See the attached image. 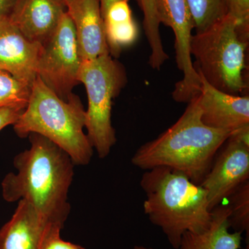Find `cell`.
Instances as JSON below:
<instances>
[{"mask_svg": "<svg viewBox=\"0 0 249 249\" xmlns=\"http://www.w3.org/2000/svg\"><path fill=\"white\" fill-rule=\"evenodd\" d=\"M42 45L27 40L9 19L0 21V70L29 88L37 78Z\"/></svg>", "mask_w": 249, "mask_h": 249, "instance_id": "obj_11", "label": "cell"}, {"mask_svg": "<svg viewBox=\"0 0 249 249\" xmlns=\"http://www.w3.org/2000/svg\"><path fill=\"white\" fill-rule=\"evenodd\" d=\"M65 6L74 25L82 61L110 54L100 0H71Z\"/></svg>", "mask_w": 249, "mask_h": 249, "instance_id": "obj_12", "label": "cell"}, {"mask_svg": "<svg viewBox=\"0 0 249 249\" xmlns=\"http://www.w3.org/2000/svg\"><path fill=\"white\" fill-rule=\"evenodd\" d=\"M81 62L74 25L65 11L53 36L42 45L37 76L58 97L68 101L79 83Z\"/></svg>", "mask_w": 249, "mask_h": 249, "instance_id": "obj_7", "label": "cell"}, {"mask_svg": "<svg viewBox=\"0 0 249 249\" xmlns=\"http://www.w3.org/2000/svg\"><path fill=\"white\" fill-rule=\"evenodd\" d=\"M140 185L145 192L144 212L178 249L185 232H201L211 224L207 193L184 174L166 166L147 170Z\"/></svg>", "mask_w": 249, "mask_h": 249, "instance_id": "obj_3", "label": "cell"}, {"mask_svg": "<svg viewBox=\"0 0 249 249\" xmlns=\"http://www.w3.org/2000/svg\"><path fill=\"white\" fill-rule=\"evenodd\" d=\"M228 14L239 23L238 29L244 39L249 40V0H228Z\"/></svg>", "mask_w": 249, "mask_h": 249, "instance_id": "obj_21", "label": "cell"}, {"mask_svg": "<svg viewBox=\"0 0 249 249\" xmlns=\"http://www.w3.org/2000/svg\"><path fill=\"white\" fill-rule=\"evenodd\" d=\"M224 144L199 184L207 193L211 211L249 179V145L229 137Z\"/></svg>", "mask_w": 249, "mask_h": 249, "instance_id": "obj_9", "label": "cell"}, {"mask_svg": "<svg viewBox=\"0 0 249 249\" xmlns=\"http://www.w3.org/2000/svg\"><path fill=\"white\" fill-rule=\"evenodd\" d=\"M160 24L171 28L175 36V49L178 70L182 79L175 85V101L189 103L200 92L201 80L192 61L191 42L194 29L193 18L187 0H155Z\"/></svg>", "mask_w": 249, "mask_h": 249, "instance_id": "obj_8", "label": "cell"}, {"mask_svg": "<svg viewBox=\"0 0 249 249\" xmlns=\"http://www.w3.org/2000/svg\"><path fill=\"white\" fill-rule=\"evenodd\" d=\"M198 95L201 119L212 128L235 132L249 124V97L223 92L209 84L202 76Z\"/></svg>", "mask_w": 249, "mask_h": 249, "instance_id": "obj_10", "label": "cell"}, {"mask_svg": "<svg viewBox=\"0 0 249 249\" xmlns=\"http://www.w3.org/2000/svg\"><path fill=\"white\" fill-rule=\"evenodd\" d=\"M117 1H119V0H100L101 13H102L103 19H104L105 16H106V14H107L108 9L110 7L111 5L114 4V2Z\"/></svg>", "mask_w": 249, "mask_h": 249, "instance_id": "obj_25", "label": "cell"}, {"mask_svg": "<svg viewBox=\"0 0 249 249\" xmlns=\"http://www.w3.org/2000/svg\"><path fill=\"white\" fill-rule=\"evenodd\" d=\"M196 34L203 32L229 13L228 0H187Z\"/></svg>", "mask_w": 249, "mask_h": 249, "instance_id": "obj_18", "label": "cell"}, {"mask_svg": "<svg viewBox=\"0 0 249 249\" xmlns=\"http://www.w3.org/2000/svg\"><path fill=\"white\" fill-rule=\"evenodd\" d=\"M239 23L228 14L203 32L193 36L191 56L198 74L218 90L240 95L247 88L245 71L249 41L240 35Z\"/></svg>", "mask_w": 249, "mask_h": 249, "instance_id": "obj_5", "label": "cell"}, {"mask_svg": "<svg viewBox=\"0 0 249 249\" xmlns=\"http://www.w3.org/2000/svg\"><path fill=\"white\" fill-rule=\"evenodd\" d=\"M78 81L84 84L88 93L87 136L99 158H106L116 142L111 124V107L113 100L127 83L125 71L120 62L107 54L82 61Z\"/></svg>", "mask_w": 249, "mask_h": 249, "instance_id": "obj_6", "label": "cell"}, {"mask_svg": "<svg viewBox=\"0 0 249 249\" xmlns=\"http://www.w3.org/2000/svg\"><path fill=\"white\" fill-rule=\"evenodd\" d=\"M61 230L59 228L52 229L46 237L42 249H85L81 246L62 240L60 237Z\"/></svg>", "mask_w": 249, "mask_h": 249, "instance_id": "obj_22", "label": "cell"}, {"mask_svg": "<svg viewBox=\"0 0 249 249\" xmlns=\"http://www.w3.org/2000/svg\"><path fill=\"white\" fill-rule=\"evenodd\" d=\"M132 249H154L152 248H147V247H142V246H135Z\"/></svg>", "mask_w": 249, "mask_h": 249, "instance_id": "obj_26", "label": "cell"}, {"mask_svg": "<svg viewBox=\"0 0 249 249\" xmlns=\"http://www.w3.org/2000/svg\"><path fill=\"white\" fill-rule=\"evenodd\" d=\"M58 1H61L62 4L66 5L67 3L70 2V1H71V0H58Z\"/></svg>", "mask_w": 249, "mask_h": 249, "instance_id": "obj_27", "label": "cell"}, {"mask_svg": "<svg viewBox=\"0 0 249 249\" xmlns=\"http://www.w3.org/2000/svg\"><path fill=\"white\" fill-rule=\"evenodd\" d=\"M198 95L175 124L139 147L132 157V164L145 170L170 167L200 184L231 133L202 122Z\"/></svg>", "mask_w": 249, "mask_h": 249, "instance_id": "obj_2", "label": "cell"}, {"mask_svg": "<svg viewBox=\"0 0 249 249\" xmlns=\"http://www.w3.org/2000/svg\"><path fill=\"white\" fill-rule=\"evenodd\" d=\"M105 29L109 53L119 56L121 49L134 44L139 29L132 17L129 0H119L111 5L104 18Z\"/></svg>", "mask_w": 249, "mask_h": 249, "instance_id": "obj_16", "label": "cell"}, {"mask_svg": "<svg viewBox=\"0 0 249 249\" xmlns=\"http://www.w3.org/2000/svg\"><path fill=\"white\" fill-rule=\"evenodd\" d=\"M31 88L16 79L9 72L0 70V107L25 109Z\"/></svg>", "mask_w": 249, "mask_h": 249, "instance_id": "obj_19", "label": "cell"}, {"mask_svg": "<svg viewBox=\"0 0 249 249\" xmlns=\"http://www.w3.org/2000/svg\"><path fill=\"white\" fill-rule=\"evenodd\" d=\"M229 215L228 205H219L212 211L209 227L201 232H185L178 249H240L242 233L229 232Z\"/></svg>", "mask_w": 249, "mask_h": 249, "instance_id": "obj_15", "label": "cell"}, {"mask_svg": "<svg viewBox=\"0 0 249 249\" xmlns=\"http://www.w3.org/2000/svg\"><path fill=\"white\" fill-rule=\"evenodd\" d=\"M230 210L229 220L231 228L236 232L249 234V181L241 185L228 198Z\"/></svg>", "mask_w": 249, "mask_h": 249, "instance_id": "obj_20", "label": "cell"}, {"mask_svg": "<svg viewBox=\"0 0 249 249\" xmlns=\"http://www.w3.org/2000/svg\"><path fill=\"white\" fill-rule=\"evenodd\" d=\"M62 228L49 222L25 200H19L11 219L0 229V249H42L49 232Z\"/></svg>", "mask_w": 249, "mask_h": 249, "instance_id": "obj_13", "label": "cell"}, {"mask_svg": "<svg viewBox=\"0 0 249 249\" xmlns=\"http://www.w3.org/2000/svg\"><path fill=\"white\" fill-rule=\"evenodd\" d=\"M19 0H0V21L9 19Z\"/></svg>", "mask_w": 249, "mask_h": 249, "instance_id": "obj_24", "label": "cell"}, {"mask_svg": "<svg viewBox=\"0 0 249 249\" xmlns=\"http://www.w3.org/2000/svg\"><path fill=\"white\" fill-rule=\"evenodd\" d=\"M143 14V29L149 45V64L152 69L160 70L169 59L165 52L160 34V22L156 10L155 0H135Z\"/></svg>", "mask_w": 249, "mask_h": 249, "instance_id": "obj_17", "label": "cell"}, {"mask_svg": "<svg viewBox=\"0 0 249 249\" xmlns=\"http://www.w3.org/2000/svg\"><path fill=\"white\" fill-rule=\"evenodd\" d=\"M24 110L16 107H0V131L10 124L14 125Z\"/></svg>", "mask_w": 249, "mask_h": 249, "instance_id": "obj_23", "label": "cell"}, {"mask_svg": "<svg viewBox=\"0 0 249 249\" xmlns=\"http://www.w3.org/2000/svg\"><path fill=\"white\" fill-rule=\"evenodd\" d=\"M65 11L66 6L58 0H19L9 19L27 40L43 45Z\"/></svg>", "mask_w": 249, "mask_h": 249, "instance_id": "obj_14", "label": "cell"}, {"mask_svg": "<svg viewBox=\"0 0 249 249\" xmlns=\"http://www.w3.org/2000/svg\"><path fill=\"white\" fill-rule=\"evenodd\" d=\"M31 146L15 157L16 173L1 181L5 201L25 200L49 222L63 229L71 211L68 194L74 176V163L62 149L36 133L29 135Z\"/></svg>", "mask_w": 249, "mask_h": 249, "instance_id": "obj_1", "label": "cell"}, {"mask_svg": "<svg viewBox=\"0 0 249 249\" xmlns=\"http://www.w3.org/2000/svg\"><path fill=\"white\" fill-rule=\"evenodd\" d=\"M85 111L76 95L68 101L58 97L37 76L27 107L14 124L20 138L36 133L66 152L74 165H87L93 148L84 133Z\"/></svg>", "mask_w": 249, "mask_h": 249, "instance_id": "obj_4", "label": "cell"}]
</instances>
